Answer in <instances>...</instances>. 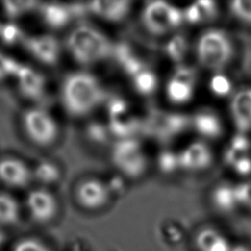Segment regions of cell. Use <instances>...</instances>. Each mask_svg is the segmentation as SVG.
Masks as SVG:
<instances>
[{
    "mask_svg": "<svg viewBox=\"0 0 251 251\" xmlns=\"http://www.w3.org/2000/svg\"><path fill=\"white\" fill-rule=\"evenodd\" d=\"M213 203L222 212H230L237 205V198L234 187L220 185L213 192Z\"/></svg>",
    "mask_w": 251,
    "mask_h": 251,
    "instance_id": "cell-20",
    "label": "cell"
},
{
    "mask_svg": "<svg viewBox=\"0 0 251 251\" xmlns=\"http://www.w3.org/2000/svg\"><path fill=\"white\" fill-rule=\"evenodd\" d=\"M38 4L31 1H4L1 3V9L9 21L15 22V20L24 17L31 10L37 9Z\"/></svg>",
    "mask_w": 251,
    "mask_h": 251,
    "instance_id": "cell-22",
    "label": "cell"
},
{
    "mask_svg": "<svg viewBox=\"0 0 251 251\" xmlns=\"http://www.w3.org/2000/svg\"><path fill=\"white\" fill-rule=\"evenodd\" d=\"M179 167L186 170H201L211 164L212 153L203 142H193L178 154Z\"/></svg>",
    "mask_w": 251,
    "mask_h": 251,
    "instance_id": "cell-15",
    "label": "cell"
},
{
    "mask_svg": "<svg viewBox=\"0 0 251 251\" xmlns=\"http://www.w3.org/2000/svg\"><path fill=\"white\" fill-rule=\"evenodd\" d=\"M1 26H2V24L0 23V30H1Z\"/></svg>",
    "mask_w": 251,
    "mask_h": 251,
    "instance_id": "cell-40",
    "label": "cell"
},
{
    "mask_svg": "<svg viewBox=\"0 0 251 251\" xmlns=\"http://www.w3.org/2000/svg\"><path fill=\"white\" fill-rule=\"evenodd\" d=\"M33 181L32 168L16 156L0 158V183L8 188L23 189Z\"/></svg>",
    "mask_w": 251,
    "mask_h": 251,
    "instance_id": "cell-10",
    "label": "cell"
},
{
    "mask_svg": "<svg viewBox=\"0 0 251 251\" xmlns=\"http://www.w3.org/2000/svg\"><path fill=\"white\" fill-rule=\"evenodd\" d=\"M25 34L22 27L15 22L9 21L2 24L0 30V41L6 46H15L17 44H23Z\"/></svg>",
    "mask_w": 251,
    "mask_h": 251,
    "instance_id": "cell-24",
    "label": "cell"
},
{
    "mask_svg": "<svg viewBox=\"0 0 251 251\" xmlns=\"http://www.w3.org/2000/svg\"><path fill=\"white\" fill-rule=\"evenodd\" d=\"M65 45L71 57L81 66L101 63L112 56L114 50V44L103 31L83 23L72 28Z\"/></svg>",
    "mask_w": 251,
    "mask_h": 251,
    "instance_id": "cell-2",
    "label": "cell"
},
{
    "mask_svg": "<svg viewBox=\"0 0 251 251\" xmlns=\"http://www.w3.org/2000/svg\"><path fill=\"white\" fill-rule=\"evenodd\" d=\"M89 13L96 18L111 24L124 22L131 12L132 3L130 1H94L89 2Z\"/></svg>",
    "mask_w": 251,
    "mask_h": 251,
    "instance_id": "cell-12",
    "label": "cell"
},
{
    "mask_svg": "<svg viewBox=\"0 0 251 251\" xmlns=\"http://www.w3.org/2000/svg\"><path fill=\"white\" fill-rule=\"evenodd\" d=\"M143 27L153 35H163L177 27L184 16L182 12L164 1L148 2L141 12Z\"/></svg>",
    "mask_w": 251,
    "mask_h": 251,
    "instance_id": "cell-6",
    "label": "cell"
},
{
    "mask_svg": "<svg viewBox=\"0 0 251 251\" xmlns=\"http://www.w3.org/2000/svg\"><path fill=\"white\" fill-rule=\"evenodd\" d=\"M197 5L199 6L203 19L204 20H208L210 18H212L213 16H215L216 13V6L215 3L212 1H198L196 2Z\"/></svg>",
    "mask_w": 251,
    "mask_h": 251,
    "instance_id": "cell-37",
    "label": "cell"
},
{
    "mask_svg": "<svg viewBox=\"0 0 251 251\" xmlns=\"http://www.w3.org/2000/svg\"><path fill=\"white\" fill-rule=\"evenodd\" d=\"M232 167L238 174L248 175L251 173V159L245 155L241 157Z\"/></svg>",
    "mask_w": 251,
    "mask_h": 251,
    "instance_id": "cell-38",
    "label": "cell"
},
{
    "mask_svg": "<svg viewBox=\"0 0 251 251\" xmlns=\"http://www.w3.org/2000/svg\"><path fill=\"white\" fill-rule=\"evenodd\" d=\"M14 80L20 94L29 101H39L46 94L47 81L45 76L29 65L22 64Z\"/></svg>",
    "mask_w": 251,
    "mask_h": 251,
    "instance_id": "cell-11",
    "label": "cell"
},
{
    "mask_svg": "<svg viewBox=\"0 0 251 251\" xmlns=\"http://www.w3.org/2000/svg\"><path fill=\"white\" fill-rule=\"evenodd\" d=\"M197 251H231L232 247L227 238L215 228L206 227L195 236Z\"/></svg>",
    "mask_w": 251,
    "mask_h": 251,
    "instance_id": "cell-16",
    "label": "cell"
},
{
    "mask_svg": "<svg viewBox=\"0 0 251 251\" xmlns=\"http://www.w3.org/2000/svg\"><path fill=\"white\" fill-rule=\"evenodd\" d=\"M249 147H250L249 140L244 136L243 133H238L237 135H235L231 139L230 145H229V148L242 154H245L248 151Z\"/></svg>",
    "mask_w": 251,
    "mask_h": 251,
    "instance_id": "cell-36",
    "label": "cell"
},
{
    "mask_svg": "<svg viewBox=\"0 0 251 251\" xmlns=\"http://www.w3.org/2000/svg\"><path fill=\"white\" fill-rule=\"evenodd\" d=\"M112 198L106 181L97 177L79 179L74 187V199L78 207L94 212L106 207Z\"/></svg>",
    "mask_w": 251,
    "mask_h": 251,
    "instance_id": "cell-7",
    "label": "cell"
},
{
    "mask_svg": "<svg viewBox=\"0 0 251 251\" xmlns=\"http://www.w3.org/2000/svg\"><path fill=\"white\" fill-rule=\"evenodd\" d=\"M23 63L0 51V82L14 79Z\"/></svg>",
    "mask_w": 251,
    "mask_h": 251,
    "instance_id": "cell-25",
    "label": "cell"
},
{
    "mask_svg": "<svg viewBox=\"0 0 251 251\" xmlns=\"http://www.w3.org/2000/svg\"><path fill=\"white\" fill-rule=\"evenodd\" d=\"M158 166L164 173H173L177 167H179L178 155L171 151H163L158 157Z\"/></svg>",
    "mask_w": 251,
    "mask_h": 251,
    "instance_id": "cell-29",
    "label": "cell"
},
{
    "mask_svg": "<svg viewBox=\"0 0 251 251\" xmlns=\"http://www.w3.org/2000/svg\"><path fill=\"white\" fill-rule=\"evenodd\" d=\"M132 85L134 89L140 95H150L152 94L158 84L157 77L155 74L147 69L142 70L133 77H131Z\"/></svg>",
    "mask_w": 251,
    "mask_h": 251,
    "instance_id": "cell-23",
    "label": "cell"
},
{
    "mask_svg": "<svg viewBox=\"0 0 251 251\" xmlns=\"http://www.w3.org/2000/svg\"><path fill=\"white\" fill-rule=\"evenodd\" d=\"M187 50V43L184 37L175 36L173 37L166 45L167 55L176 62H178L183 59Z\"/></svg>",
    "mask_w": 251,
    "mask_h": 251,
    "instance_id": "cell-26",
    "label": "cell"
},
{
    "mask_svg": "<svg viewBox=\"0 0 251 251\" xmlns=\"http://www.w3.org/2000/svg\"><path fill=\"white\" fill-rule=\"evenodd\" d=\"M14 251H51L43 242L34 238H25L18 242Z\"/></svg>",
    "mask_w": 251,
    "mask_h": 251,
    "instance_id": "cell-31",
    "label": "cell"
},
{
    "mask_svg": "<svg viewBox=\"0 0 251 251\" xmlns=\"http://www.w3.org/2000/svg\"><path fill=\"white\" fill-rule=\"evenodd\" d=\"M235 17L244 23L251 24V0H235L229 3Z\"/></svg>",
    "mask_w": 251,
    "mask_h": 251,
    "instance_id": "cell-28",
    "label": "cell"
},
{
    "mask_svg": "<svg viewBox=\"0 0 251 251\" xmlns=\"http://www.w3.org/2000/svg\"><path fill=\"white\" fill-rule=\"evenodd\" d=\"M33 181H36L39 186L50 188L57 184L62 177L61 168L53 161L42 160L32 167Z\"/></svg>",
    "mask_w": 251,
    "mask_h": 251,
    "instance_id": "cell-17",
    "label": "cell"
},
{
    "mask_svg": "<svg viewBox=\"0 0 251 251\" xmlns=\"http://www.w3.org/2000/svg\"><path fill=\"white\" fill-rule=\"evenodd\" d=\"M174 78L182 81L186 84H189L191 86H194L195 83V73L193 70L186 68V67H180L178 68L175 74L173 75Z\"/></svg>",
    "mask_w": 251,
    "mask_h": 251,
    "instance_id": "cell-34",
    "label": "cell"
},
{
    "mask_svg": "<svg viewBox=\"0 0 251 251\" xmlns=\"http://www.w3.org/2000/svg\"><path fill=\"white\" fill-rule=\"evenodd\" d=\"M183 16H184V19L190 24H198L204 21L201 10L197 5V3H194L189 7H187L183 13Z\"/></svg>",
    "mask_w": 251,
    "mask_h": 251,
    "instance_id": "cell-35",
    "label": "cell"
},
{
    "mask_svg": "<svg viewBox=\"0 0 251 251\" xmlns=\"http://www.w3.org/2000/svg\"><path fill=\"white\" fill-rule=\"evenodd\" d=\"M59 94L65 112L77 119L89 116L106 100L101 81L86 71H76L66 75Z\"/></svg>",
    "mask_w": 251,
    "mask_h": 251,
    "instance_id": "cell-1",
    "label": "cell"
},
{
    "mask_svg": "<svg viewBox=\"0 0 251 251\" xmlns=\"http://www.w3.org/2000/svg\"><path fill=\"white\" fill-rule=\"evenodd\" d=\"M233 123L240 133L251 129V88L238 91L230 103Z\"/></svg>",
    "mask_w": 251,
    "mask_h": 251,
    "instance_id": "cell-14",
    "label": "cell"
},
{
    "mask_svg": "<svg viewBox=\"0 0 251 251\" xmlns=\"http://www.w3.org/2000/svg\"><path fill=\"white\" fill-rule=\"evenodd\" d=\"M22 45L26 53L41 65L52 67L60 61L62 46L60 41L52 34L26 35Z\"/></svg>",
    "mask_w": 251,
    "mask_h": 251,
    "instance_id": "cell-9",
    "label": "cell"
},
{
    "mask_svg": "<svg viewBox=\"0 0 251 251\" xmlns=\"http://www.w3.org/2000/svg\"><path fill=\"white\" fill-rule=\"evenodd\" d=\"M166 93L168 98L174 103H185L193 95V86L171 77L167 82Z\"/></svg>",
    "mask_w": 251,
    "mask_h": 251,
    "instance_id": "cell-21",
    "label": "cell"
},
{
    "mask_svg": "<svg viewBox=\"0 0 251 251\" xmlns=\"http://www.w3.org/2000/svg\"><path fill=\"white\" fill-rule=\"evenodd\" d=\"M193 126L201 135L216 138L222 133V124L219 118L210 111H201L193 118Z\"/></svg>",
    "mask_w": 251,
    "mask_h": 251,
    "instance_id": "cell-18",
    "label": "cell"
},
{
    "mask_svg": "<svg viewBox=\"0 0 251 251\" xmlns=\"http://www.w3.org/2000/svg\"><path fill=\"white\" fill-rule=\"evenodd\" d=\"M5 238H6V236H5V233L3 232V230L0 228V247L4 244V241H5Z\"/></svg>",
    "mask_w": 251,
    "mask_h": 251,
    "instance_id": "cell-39",
    "label": "cell"
},
{
    "mask_svg": "<svg viewBox=\"0 0 251 251\" xmlns=\"http://www.w3.org/2000/svg\"><path fill=\"white\" fill-rule=\"evenodd\" d=\"M106 183L111 192L112 197L123 194L126 188V178L120 174L113 176L106 181Z\"/></svg>",
    "mask_w": 251,
    "mask_h": 251,
    "instance_id": "cell-33",
    "label": "cell"
},
{
    "mask_svg": "<svg viewBox=\"0 0 251 251\" xmlns=\"http://www.w3.org/2000/svg\"><path fill=\"white\" fill-rule=\"evenodd\" d=\"M37 10L43 23L54 30L66 27L75 19L70 4L57 2L39 3Z\"/></svg>",
    "mask_w": 251,
    "mask_h": 251,
    "instance_id": "cell-13",
    "label": "cell"
},
{
    "mask_svg": "<svg viewBox=\"0 0 251 251\" xmlns=\"http://www.w3.org/2000/svg\"><path fill=\"white\" fill-rule=\"evenodd\" d=\"M238 205H242L251 210V182L240 183L234 186Z\"/></svg>",
    "mask_w": 251,
    "mask_h": 251,
    "instance_id": "cell-32",
    "label": "cell"
},
{
    "mask_svg": "<svg viewBox=\"0 0 251 251\" xmlns=\"http://www.w3.org/2000/svg\"><path fill=\"white\" fill-rule=\"evenodd\" d=\"M210 88L214 94L219 96L227 95L231 90V83L229 79L224 75H215L210 81Z\"/></svg>",
    "mask_w": 251,
    "mask_h": 251,
    "instance_id": "cell-30",
    "label": "cell"
},
{
    "mask_svg": "<svg viewBox=\"0 0 251 251\" xmlns=\"http://www.w3.org/2000/svg\"><path fill=\"white\" fill-rule=\"evenodd\" d=\"M21 126L27 140L40 148L54 145L60 137V126L55 117L49 110L38 105L23 111Z\"/></svg>",
    "mask_w": 251,
    "mask_h": 251,
    "instance_id": "cell-3",
    "label": "cell"
},
{
    "mask_svg": "<svg viewBox=\"0 0 251 251\" xmlns=\"http://www.w3.org/2000/svg\"><path fill=\"white\" fill-rule=\"evenodd\" d=\"M25 206L29 218L40 225L54 221L60 212V203L56 195L49 188L41 186L27 192Z\"/></svg>",
    "mask_w": 251,
    "mask_h": 251,
    "instance_id": "cell-8",
    "label": "cell"
},
{
    "mask_svg": "<svg viewBox=\"0 0 251 251\" xmlns=\"http://www.w3.org/2000/svg\"><path fill=\"white\" fill-rule=\"evenodd\" d=\"M111 161L118 174L126 179H138L146 173L147 157L135 137L118 139L111 150Z\"/></svg>",
    "mask_w": 251,
    "mask_h": 251,
    "instance_id": "cell-4",
    "label": "cell"
},
{
    "mask_svg": "<svg viewBox=\"0 0 251 251\" xmlns=\"http://www.w3.org/2000/svg\"><path fill=\"white\" fill-rule=\"evenodd\" d=\"M21 218V207L17 199L6 191L0 190V226H11Z\"/></svg>",
    "mask_w": 251,
    "mask_h": 251,
    "instance_id": "cell-19",
    "label": "cell"
},
{
    "mask_svg": "<svg viewBox=\"0 0 251 251\" xmlns=\"http://www.w3.org/2000/svg\"><path fill=\"white\" fill-rule=\"evenodd\" d=\"M87 137L94 143L103 144L107 142L110 135H112L108 125L104 126L100 123L89 124L86 129Z\"/></svg>",
    "mask_w": 251,
    "mask_h": 251,
    "instance_id": "cell-27",
    "label": "cell"
},
{
    "mask_svg": "<svg viewBox=\"0 0 251 251\" xmlns=\"http://www.w3.org/2000/svg\"><path fill=\"white\" fill-rule=\"evenodd\" d=\"M231 44L221 30H208L198 40V60L203 67L209 70L220 71L225 68L231 57Z\"/></svg>",
    "mask_w": 251,
    "mask_h": 251,
    "instance_id": "cell-5",
    "label": "cell"
}]
</instances>
